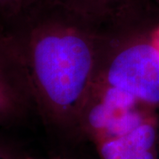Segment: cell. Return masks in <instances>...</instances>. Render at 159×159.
<instances>
[{
  "label": "cell",
  "instance_id": "6da1fadb",
  "mask_svg": "<svg viewBox=\"0 0 159 159\" xmlns=\"http://www.w3.org/2000/svg\"><path fill=\"white\" fill-rule=\"evenodd\" d=\"M107 81L140 103L159 105V48L154 40H139L120 51L109 66Z\"/></svg>",
  "mask_w": 159,
  "mask_h": 159
},
{
  "label": "cell",
  "instance_id": "7a4b0ae2",
  "mask_svg": "<svg viewBox=\"0 0 159 159\" xmlns=\"http://www.w3.org/2000/svg\"><path fill=\"white\" fill-rule=\"evenodd\" d=\"M139 104L129 94L109 87L89 116V125L97 142L121 136L150 120L138 108Z\"/></svg>",
  "mask_w": 159,
  "mask_h": 159
},
{
  "label": "cell",
  "instance_id": "3957f363",
  "mask_svg": "<svg viewBox=\"0 0 159 159\" xmlns=\"http://www.w3.org/2000/svg\"><path fill=\"white\" fill-rule=\"evenodd\" d=\"M157 130L148 120L121 136L97 142L102 159H157Z\"/></svg>",
  "mask_w": 159,
  "mask_h": 159
},
{
  "label": "cell",
  "instance_id": "277c9868",
  "mask_svg": "<svg viewBox=\"0 0 159 159\" xmlns=\"http://www.w3.org/2000/svg\"><path fill=\"white\" fill-rule=\"evenodd\" d=\"M27 89L16 66L0 46V124L21 113Z\"/></svg>",
  "mask_w": 159,
  "mask_h": 159
},
{
  "label": "cell",
  "instance_id": "5b68a950",
  "mask_svg": "<svg viewBox=\"0 0 159 159\" xmlns=\"http://www.w3.org/2000/svg\"><path fill=\"white\" fill-rule=\"evenodd\" d=\"M78 9L101 21L123 22L143 15L148 0H66Z\"/></svg>",
  "mask_w": 159,
  "mask_h": 159
},
{
  "label": "cell",
  "instance_id": "8992f818",
  "mask_svg": "<svg viewBox=\"0 0 159 159\" xmlns=\"http://www.w3.org/2000/svg\"><path fill=\"white\" fill-rule=\"evenodd\" d=\"M37 0H0V25L11 22L20 16Z\"/></svg>",
  "mask_w": 159,
  "mask_h": 159
},
{
  "label": "cell",
  "instance_id": "52a82bcc",
  "mask_svg": "<svg viewBox=\"0 0 159 159\" xmlns=\"http://www.w3.org/2000/svg\"><path fill=\"white\" fill-rule=\"evenodd\" d=\"M0 159H20L13 150L5 143L0 142Z\"/></svg>",
  "mask_w": 159,
  "mask_h": 159
},
{
  "label": "cell",
  "instance_id": "ba28073f",
  "mask_svg": "<svg viewBox=\"0 0 159 159\" xmlns=\"http://www.w3.org/2000/svg\"><path fill=\"white\" fill-rule=\"evenodd\" d=\"M148 3H150V2H155V3H157L159 4V0H148Z\"/></svg>",
  "mask_w": 159,
  "mask_h": 159
},
{
  "label": "cell",
  "instance_id": "9c48e42d",
  "mask_svg": "<svg viewBox=\"0 0 159 159\" xmlns=\"http://www.w3.org/2000/svg\"><path fill=\"white\" fill-rule=\"evenodd\" d=\"M20 159H35V158H30V157H27V158H20Z\"/></svg>",
  "mask_w": 159,
  "mask_h": 159
}]
</instances>
